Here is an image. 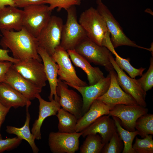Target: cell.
I'll use <instances>...</instances> for the list:
<instances>
[{
	"label": "cell",
	"instance_id": "6da1fadb",
	"mask_svg": "<svg viewBox=\"0 0 153 153\" xmlns=\"http://www.w3.org/2000/svg\"><path fill=\"white\" fill-rule=\"evenodd\" d=\"M2 36L0 45L4 49L9 50L13 58L20 60L42 59L37 52L39 46L36 38L24 27L20 31L1 30Z\"/></svg>",
	"mask_w": 153,
	"mask_h": 153
},
{
	"label": "cell",
	"instance_id": "7a4b0ae2",
	"mask_svg": "<svg viewBox=\"0 0 153 153\" xmlns=\"http://www.w3.org/2000/svg\"><path fill=\"white\" fill-rule=\"evenodd\" d=\"M79 23L89 39L102 46L103 41L108 31L104 18L96 8L91 7L82 12Z\"/></svg>",
	"mask_w": 153,
	"mask_h": 153
},
{
	"label": "cell",
	"instance_id": "3957f363",
	"mask_svg": "<svg viewBox=\"0 0 153 153\" xmlns=\"http://www.w3.org/2000/svg\"><path fill=\"white\" fill-rule=\"evenodd\" d=\"M66 11L67 19L63 26L60 45L67 50L75 49L87 37L84 30L78 22L75 6L71 7Z\"/></svg>",
	"mask_w": 153,
	"mask_h": 153
},
{
	"label": "cell",
	"instance_id": "277c9868",
	"mask_svg": "<svg viewBox=\"0 0 153 153\" xmlns=\"http://www.w3.org/2000/svg\"><path fill=\"white\" fill-rule=\"evenodd\" d=\"M48 6L45 4L34 5L24 7L23 26L36 37L47 24L52 16Z\"/></svg>",
	"mask_w": 153,
	"mask_h": 153
},
{
	"label": "cell",
	"instance_id": "5b68a950",
	"mask_svg": "<svg viewBox=\"0 0 153 153\" xmlns=\"http://www.w3.org/2000/svg\"><path fill=\"white\" fill-rule=\"evenodd\" d=\"M75 50L90 63L103 66L109 72L114 69L110 60L111 52L106 47L97 44L88 37L82 41Z\"/></svg>",
	"mask_w": 153,
	"mask_h": 153
},
{
	"label": "cell",
	"instance_id": "8992f818",
	"mask_svg": "<svg viewBox=\"0 0 153 153\" xmlns=\"http://www.w3.org/2000/svg\"><path fill=\"white\" fill-rule=\"evenodd\" d=\"M96 9L104 18L108 31L111 34L110 40L114 47L127 46L145 49L151 52V48H147L137 45L125 34L119 23L110 10L102 1L97 3Z\"/></svg>",
	"mask_w": 153,
	"mask_h": 153
},
{
	"label": "cell",
	"instance_id": "52a82bcc",
	"mask_svg": "<svg viewBox=\"0 0 153 153\" xmlns=\"http://www.w3.org/2000/svg\"><path fill=\"white\" fill-rule=\"evenodd\" d=\"M63 25L61 18L52 15L48 23L36 37L39 46L44 49L51 56L60 45Z\"/></svg>",
	"mask_w": 153,
	"mask_h": 153
},
{
	"label": "cell",
	"instance_id": "ba28073f",
	"mask_svg": "<svg viewBox=\"0 0 153 153\" xmlns=\"http://www.w3.org/2000/svg\"><path fill=\"white\" fill-rule=\"evenodd\" d=\"M51 57L58 65V75L59 79L70 86L84 87L88 85L77 76L68 53L60 45L56 48Z\"/></svg>",
	"mask_w": 153,
	"mask_h": 153
},
{
	"label": "cell",
	"instance_id": "9c48e42d",
	"mask_svg": "<svg viewBox=\"0 0 153 153\" xmlns=\"http://www.w3.org/2000/svg\"><path fill=\"white\" fill-rule=\"evenodd\" d=\"M14 68L24 77L42 89L46 85L47 79L44 65L33 58L20 60L13 63Z\"/></svg>",
	"mask_w": 153,
	"mask_h": 153
},
{
	"label": "cell",
	"instance_id": "30bf717a",
	"mask_svg": "<svg viewBox=\"0 0 153 153\" xmlns=\"http://www.w3.org/2000/svg\"><path fill=\"white\" fill-rule=\"evenodd\" d=\"M64 81L58 78L56 92L59 103L63 109L74 115L78 120L83 116L82 98L76 92L69 89Z\"/></svg>",
	"mask_w": 153,
	"mask_h": 153
},
{
	"label": "cell",
	"instance_id": "8fae6325",
	"mask_svg": "<svg viewBox=\"0 0 153 153\" xmlns=\"http://www.w3.org/2000/svg\"><path fill=\"white\" fill-rule=\"evenodd\" d=\"M82 134L81 132H50L48 138L50 151L53 153H75L79 148V139Z\"/></svg>",
	"mask_w": 153,
	"mask_h": 153
},
{
	"label": "cell",
	"instance_id": "7c38bea8",
	"mask_svg": "<svg viewBox=\"0 0 153 153\" xmlns=\"http://www.w3.org/2000/svg\"><path fill=\"white\" fill-rule=\"evenodd\" d=\"M147 108L137 105L120 104L114 105L110 111L109 115L118 118L122 126L126 130L133 131L137 119L148 113Z\"/></svg>",
	"mask_w": 153,
	"mask_h": 153
},
{
	"label": "cell",
	"instance_id": "4fadbf2b",
	"mask_svg": "<svg viewBox=\"0 0 153 153\" xmlns=\"http://www.w3.org/2000/svg\"><path fill=\"white\" fill-rule=\"evenodd\" d=\"M110 60L114 69L116 71L118 84L122 89L126 92L131 95L137 104L142 107H146L145 101L146 92L142 89L137 79L128 76L123 70L116 64L111 53Z\"/></svg>",
	"mask_w": 153,
	"mask_h": 153
},
{
	"label": "cell",
	"instance_id": "5bb4252c",
	"mask_svg": "<svg viewBox=\"0 0 153 153\" xmlns=\"http://www.w3.org/2000/svg\"><path fill=\"white\" fill-rule=\"evenodd\" d=\"M109 72L110 77L109 88L103 95L96 99L113 106L120 104L138 105L131 95L124 92L120 87L118 81L117 74L114 69Z\"/></svg>",
	"mask_w": 153,
	"mask_h": 153
},
{
	"label": "cell",
	"instance_id": "9a60e30c",
	"mask_svg": "<svg viewBox=\"0 0 153 153\" xmlns=\"http://www.w3.org/2000/svg\"><path fill=\"white\" fill-rule=\"evenodd\" d=\"M22 94L29 100L36 98L42 89L38 87L22 76L12 65L7 72L3 82Z\"/></svg>",
	"mask_w": 153,
	"mask_h": 153
},
{
	"label": "cell",
	"instance_id": "2e32d148",
	"mask_svg": "<svg viewBox=\"0 0 153 153\" xmlns=\"http://www.w3.org/2000/svg\"><path fill=\"white\" fill-rule=\"evenodd\" d=\"M110 76L109 73L106 77L94 85L84 87L70 86L76 89L82 95L83 102V115L88 111L95 100L107 91L110 85Z\"/></svg>",
	"mask_w": 153,
	"mask_h": 153
},
{
	"label": "cell",
	"instance_id": "e0dca14e",
	"mask_svg": "<svg viewBox=\"0 0 153 153\" xmlns=\"http://www.w3.org/2000/svg\"><path fill=\"white\" fill-rule=\"evenodd\" d=\"M116 131L114 120L109 115H105L98 118L81 132L83 137L89 134H99L103 143L105 144L109 142Z\"/></svg>",
	"mask_w": 153,
	"mask_h": 153
},
{
	"label": "cell",
	"instance_id": "ac0fdd59",
	"mask_svg": "<svg viewBox=\"0 0 153 153\" xmlns=\"http://www.w3.org/2000/svg\"><path fill=\"white\" fill-rule=\"evenodd\" d=\"M36 98L39 102V114L33 124L31 131L35 139L39 140L42 138L41 129L44 121L48 117L56 115L61 107L59 102L54 99L50 102L45 100L40 94H37Z\"/></svg>",
	"mask_w": 153,
	"mask_h": 153
},
{
	"label": "cell",
	"instance_id": "d6986e66",
	"mask_svg": "<svg viewBox=\"0 0 153 153\" xmlns=\"http://www.w3.org/2000/svg\"><path fill=\"white\" fill-rule=\"evenodd\" d=\"M37 52L43 62L45 72L50 86V93L48 97L50 101H52L54 99H54L59 102L60 98L56 92L58 82V65L42 48L39 46Z\"/></svg>",
	"mask_w": 153,
	"mask_h": 153
},
{
	"label": "cell",
	"instance_id": "ffe728a7",
	"mask_svg": "<svg viewBox=\"0 0 153 153\" xmlns=\"http://www.w3.org/2000/svg\"><path fill=\"white\" fill-rule=\"evenodd\" d=\"M114 106L105 103L98 99L95 100L88 111L78 120L76 132H81L100 116L109 115L110 111Z\"/></svg>",
	"mask_w": 153,
	"mask_h": 153
},
{
	"label": "cell",
	"instance_id": "44dd1931",
	"mask_svg": "<svg viewBox=\"0 0 153 153\" xmlns=\"http://www.w3.org/2000/svg\"><path fill=\"white\" fill-rule=\"evenodd\" d=\"M23 10L8 6L0 9V30L18 31L23 27Z\"/></svg>",
	"mask_w": 153,
	"mask_h": 153
},
{
	"label": "cell",
	"instance_id": "7402d4cb",
	"mask_svg": "<svg viewBox=\"0 0 153 153\" xmlns=\"http://www.w3.org/2000/svg\"><path fill=\"white\" fill-rule=\"evenodd\" d=\"M0 102L4 106L15 109L29 106V100L7 84L0 83Z\"/></svg>",
	"mask_w": 153,
	"mask_h": 153
},
{
	"label": "cell",
	"instance_id": "603a6c76",
	"mask_svg": "<svg viewBox=\"0 0 153 153\" xmlns=\"http://www.w3.org/2000/svg\"><path fill=\"white\" fill-rule=\"evenodd\" d=\"M67 51L75 65L81 68L86 74L89 85L96 83L105 77L99 68L92 66L90 63L75 49Z\"/></svg>",
	"mask_w": 153,
	"mask_h": 153
},
{
	"label": "cell",
	"instance_id": "cb8c5ba5",
	"mask_svg": "<svg viewBox=\"0 0 153 153\" xmlns=\"http://www.w3.org/2000/svg\"><path fill=\"white\" fill-rule=\"evenodd\" d=\"M102 46H104L114 54L116 58L115 61L119 67L122 70H125L132 78H135L137 76H141L145 68L141 67L136 69L132 66L130 63L129 58L125 59L119 56L116 52L110 40V34L108 33L103 40Z\"/></svg>",
	"mask_w": 153,
	"mask_h": 153
},
{
	"label": "cell",
	"instance_id": "d4e9b609",
	"mask_svg": "<svg viewBox=\"0 0 153 153\" xmlns=\"http://www.w3.org/2000/svg\"><path fill=\"white\" fill-rule=\"evenodd\" d=\"M29 107L26 106V118L24 126L20 128L7 126L6 131L8 134H14L22 139L27 141L31 147L33 153H37L39 150L35 144V139L31 133L29 128L31 117L29 111Z\"/></svg>",
	"mask_w": 153,
	"mask_h": 153
},
{
	"label": "cell",
	"instance_id": "484cf974",
	"mask_svg": "<svg viewBox=\"0 0 153 153\" xmlns=\"http://www.w3.org/2000/svg\"><path fill=\"white\" fill-rule=\"evenodd\" d=\"M56 116L58 120V132L68 133L76 132L78 120L74 115L62 108H60Z\"/></svg>",
	"mask_w": 153,
	"mask_h": 153
},
{
	"label": "cell",
	"instance_id": "4316f807",
	"mask_svg": "<svg viewBox=\"0 0 153 153\" xmlns=\"http://www.w3.org/2000/svg\"><path fill=\"white\" fill-rule=\"evenodd\" d=\"M116 126L117 132L124 143L122 153H135L132 148V143L135 138L139 134L137 130L131 131L122 127L120 120L115 116H112Z\"/></svg>",
	"mask_w": 153,
	"mask_h": 153
},
{
	"label": "cell",
	"instance_id": "83f0119b",
	"mask_svg": "<svg viewBox=\"0 0 153 153\" xmlns=\"http://www.w3.org/2000/svg\"><path fill=\"white\" fill-rule=\"evenodd\" d=\"M80 148V153H101L105 144L102 142L100 136L97 134H89Z\"/></svg>",
	"mask_w": 153,
	"mask_h": 153
},
{
	"label": "cell",
	"instance_id": "f1b7e54d",
	"mask_svg": "<svg viewBox=\"0 0 153 153\" xmlns=\"http://www.w3.org/2000/svg\"><path fill=\"white\" fill-rule=\"evenodd\" d=\"M135 129L139 133L141 138L146 135L153 134V114H146L139 117L137 120Z\"/></svg>",
	"mask_w": 153,
	"mask_h": 153
},
{
	"label": "cell",
	"instance_id": "f546056e",
	"mask_svg": "<svg viewBox=\"0 0 153 153\" xmlns=\"http://www.w3.org/2000/svg\"><path fill=\"white\" fill-rule=\"evenodd\" d=\"M143 139L136 137L132 148L135 153H153V140L151 135H146Z\"/></svg>",
	"mask_w": 153,
	"mask_h": 153
},
{
	"label": "cell",
	"instance_id": "4dcf8cb0",
	"mask_svg": "<svg viewBox=\"0 0 153 153\" xmlns=\"http://www.w3.org/2000/svg\"><path fill=\"white\" fill-rule=\"evenodd\" d=\"M123 143L116 131L114 133L109 142L105 144L101 153H120L124 148Z\"/></svg>",
	"mask_w": 153,
	"mask_h": 153
},
{
	"label": "cell",
	"instance_id": "1f68e13d",
	"mask_svg": "<svg viewBox=\"0 0 153 153\" xmlns=\"http://www.w3.org/2000/svg\"><path fill=\"white\" fill-rule=\"evenodd\" d=\"M83 0H46L44 3L49 5L48 8L50 11H52L57 8V10L59 12L63 8L66 11L73 6L79 5Z\"/></svg>",
	"mask_w": 153,
	"mask_h": 153
},
{
	"label": "cell",
	"instance_id": "d6a6232c",
	"mask_svg": "<svg viewBox=\"0 0 153 153\" xmlns=\"http://www.w3.org/2000/svg\"><path fill=\"white\" fill-rule=\"evenodd\" d=\"M137 81L143 90L146 92L151 90L153 86V58L150 60V65L146 72L143 74Z\"/></svg>",
	"mask_w": 153,
	"mask_h": 153
},
{
	"label": "cell",
	"instance_id": "836d02e7",
	"mask_svg": "<svg viewBox=\"0 0 153 153\" xmlns=\"http://www.w3.org/2000/svg\"><path fill=\"white\" fill-rule=\"evenodd\" d=\"M22 140L17 137L5 139H0V153L16 148L21 143Z\"/></svg>",
	"mask_w": 153,
	"mask_h": 153
},
{
	"label": "cell",
	"instance_id": "e575fe53",
	"mask_svg": "<svg viewBox=\"0 0 153 153\" xmlns=\"http://www.w3.org/2000/svg\"><path fill=\"white\" fill-rule=\"evenodd\" d=\"M46 0H13L14 6L17 8L24 7L32 5L45 4Z\"/></svg>",
	"mask_w": 153,
	"mask_h": 153
},
{
	"label": "cell",
	"instance_id": "d590c367",
	"mask_svg": "<svg viewBox=\"0 0 153 153\" xmlns=\"http://www.w3.org/2000/svg\"><path fill=\"white\" fill-rule=\"evenodd\" d=\"M13 64L8 61H0V83L3 82L7 72Z\"/></svg>",
	"mask_w": 153,
	"mask_h": 153
},
{
	"label": "cell",
	"instance_id": "8d00e7d4",
	"mask_svg": "<svg viewBox=\"0 0 153 153\" xmlns=\"http://www.w3.org/2000/svg\"><path fill=\"white\" fill-rule=\"evenodd\" d=\"M0 36H2V34L0 33ZM10 50L9 49H2L0 48V61H8L14 63L20 61L9 56L8 54Z\"/></svg>",
	"mask_w": 153,
	"mask_h": 153
},
{
	"label": "cell",
	"instance_id": "74e56055",
	"mask_svg": "<svg viewBox=\"0 0 153 153\" xmlns=\"http://www.w3.org/2000/svg\"><path fill=\"white\" fill-rule=\"evenodd\" d=\"M11 108L4 106L0 102V130L6 117Z\"/></svg>",
	"mask_w": 153,
	"mask_h": 153
},
{
	"label": "cell",
	"instance_id": "f35d334b",
	"mask_svg": "<svg viewBox=\"0 0 153 153\" xmlns=\"http://www.w3.org/2000/svg\"><path fill=\"white\" fill-rule=\"evenodd\" d=\"M8 6H14L13 0H0V9Z\"/></svg>",
	"mask_w": 153,
	"mask_h": 153
},
{
	"label": "cell",
	"instance_id": "ab89813d",
	"mask_svg": "<svg viewBox=\"0 0 153 153\" xmlns=\"http://www.w3.org/2000/svg\"><path fill=\"white\" fill-rule=\"evenodd\" d=\"M102 1V0H96V3Z\"/></svg>",
	"mask_w": 153,
	"mask_h": 153
},
{
	"label": "cell",
	"instance_id": "60d3db41",
	"mask_svg": "<svg viewBox=\"0 0 153 153\" xmlns=\"http://www.w3.org/2000/svg\"><path fill=\"white\" fill-rule=\"evenodd\" d=\"M2 139V137L0 132V139Z\"/></svg>",
	"mask_w": 153,
	"mask_h": 153
}]
</instances>
